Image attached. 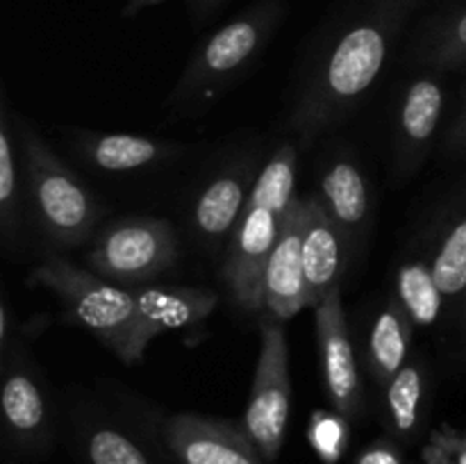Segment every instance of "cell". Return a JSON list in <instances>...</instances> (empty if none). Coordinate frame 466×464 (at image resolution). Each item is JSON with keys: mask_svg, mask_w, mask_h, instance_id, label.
I'll list each match as a JSON object with an SVG mask.
<instances>
[{"mask_svg": "<svg viewBox=\"0 0 466 464\" xmlns=\"http://www.w3.org/2000/svg\"><path fill=\"white\" fill-rule=\"evenodd\" d=\"M428 0H341L314 35L296 77L285 127L312 146L360 107L414 14Z\"/></svg>", "mask_w": 466, "mask_h": 464, "instance_id": "1", "label": "cell"}, {"mask_svg": "<svg viewBox=\"0 0 466 464\" xmlns=\"http://www.w3.org/2000/svg\"><path fill=\"white\" fill-rule=\"evenodd\" d=\"M285 16L287 0H258L205 36L168 96L171 116L200 114L221 98L258 62Z\"/></svg>", "mask_w": 466, "mask_h": 464, "instance_id": "2", "label": "cell"}, {"mask_svg": "<svg viewBox=\"0 0 466 464\" xmlns=\"http://www.w3.org/2000/svg\"><path fill=\"white\" fill-rule=\"evenodd\" d=\"M27 285L44 287L57 296L66 317L98 337L127 367L139 364L153 344L144 330L135 287L105 280L62 255H50L36 264L27 276Z\"/></svg>", "mask_w": 466, "mask_h": 464, "instance_id": "3", "label": "cell"}, {"mask_svg": "<svg viewBox=\"0 0 466 464\" xmlns=\"http://www.w3.org/2000/svg\"><path fill=\"white\" fill-rule=\"evenodd\" d=\"M30 217L55 248H76L94 237L103 217L94 191L55 155L27 118L14 114Z\"/></svg>", "mask_w": 466, "mask_h": 464, "instance_id": "4", "label": "cell"}, {"mask_svg": "<svg viewBox=\"0 0 466 464\" xmlns=\"http://www.w3.org/2000/svg\"><path fill=\"white\" fill-rule=\"evenodd\" d=\"M85 259L105 280L139 287L177 262L176 227L157 217L116 218L94 237Z\"/></svg>", "mask_w": 466, "mask_h": 464, "instance_id": "5", "label": "cell"}, {"mask_svg": "<svg viewBox=\"0 0 466 464\" xmlns=\"http://www.w3.org/2000/svg\"><path fill=\"white\" fill-rule=\"evenodd\" d=\"M291 412L289 344L280 321L262 323L259 353L241 428L267 464L280 458Z\"/></svg>", "mask_w": 466, "mask_h": 464, "instance_id": "6", "label": "cell"}, {"mask_svg": "<svg viewBox=\"0 0 466 464\" xmlns=\"http://www.w3.org/2000/svg\"><path fill=\"white\" fill-rule=\"evenodd\" d=\"M287 212L248 200L239 226L228 239L223 282L230 298L246 312L264 309V277Z\"/></svg>", "mask_w": 466, "mask_h": 464, "instance_id": "7", "label": "cell"}, {"mask_svg": "<svg viewBox=\"0 0 466 464\" xmlns=\"http://www.w3.org/2000/svg\"><path fill=\"white\" fill-rule=\"evenodd\" d=\"M0 412L14 446L25 453H46L53 444V405L39 368L18 346L3 355Z\"/></svg>", "mask_w": 466, "mask_h": 464, "instance_id": "8", "label": "cell"}, {"mask_svg": "<svg viewBox=\"0 0 466 464\" xmlns=\"http://www.w3.org/2000/svg\"><path fill=\"white\" fill-rule=\"evenodd\" d=\"M314 318L323 389L335 412L344 421H355L364 412V385L341 289H335L319 308H314Z\"/></svg>", "mask_w": 466, "mask_h": 464, "instance_id": "9", "label": "cell"}, {"mask_svg": "<svg viewBox=\"0 0 466 464\" xmlns=\"http://www.w3.org/2000/svg\"><path fill=\"white\" fill-rule=\"evenodd\" d=\"M162 439L177 464H267L241 423L180 412L162 421Z\"/></svg>", "mask_w": 466, "mask_h": 464, "instance_id": "10", "label": "cell"}, {"mask_svg": "<svg viewBox=\"0 0 466 464\" xmlns=\"http://www.w3.org/2000/svg\"><path fill=\"white\" fill-rule=\"evenodd\" d=\"M446 96L444 85L435 71L421 73L405 85L396 105L394 118V176L408 180L426 162L441 114H444Z\"/></svg>", "mask_w": 466, "mask_h": 464, "instance_id": "11", "label": "cell"}, {"mask_svg": "<svg viewBox=\"0 0 466 464\" xmlns=\"http://www.w3.org/2000/svg\"><path fill=\"white\" fill-rule=\"evenodd\" d=\"M258 155H239L198 191L191 209V221L200 239L217 246L232 237L246 212L259 176Z\"/></svg>", "mask_w": 466, "mask_h": 464, "instance_id": "12", "label": "cell"}, {"mask_svg": "<svg viewBox=\"0 0 466 464\" xmlns=\"http://www.w3.org/2000/svg\"><path fill=\"white\" fill-rule=\"evenodd\" d=\"M308 198L299 196L287 212L264 277V309L273 321H289L300 309L309 308L303 264V232Z\"/></svg>", "mask_w": 466, "mask_h": 464, "instance_id": "13", "label": "cell"}, {"mask_svg": "<svg viewBox=\"0 0 466 464\" xmlns=\"http://www.w3.org/2000/svg\"><path fill=\"white\" fill-rule=\"evenodd\" d=\"M71 150L100 173H137L173 162L187 146L130 132L76 130L71 135Z\"/></svg>", "mask_w": 466, "mask_h": 464, "instance_id": "14", "label": "cell"}, {"mask_svg": "<svg viewBox=\"0 0 466 464\" xmlns=\"http://www.w3.org/2000/svg\"><path fill=\"white\" fill-rule=\"evenodd\" d=\"M314 196L328 217L344 230L350 246L362 244L373 221V198L358 162L349 155H339L323 164Z\"/></svg>", "mask_w": 466, "mask_h": 464, "instance_id": "15", "label": "cell"}, {"mask_svg": "<svg viewBox=\"0 0 466 464\" xmlns=\"http://www.w3.org/2000/svg\"><path fill=\"white\" fill-rule=\"evenodd\" d=\"M305 232H303V264L308 282L309 308H319L335 289L346 271V250L350 241L339 226L328 217L317 196H305Z\"/></svg>", "mask_w": 466, "mask_h": 464, "instance_id": "16", "label": "cell"}, {"mask_svg": "<svg viewBox=\"0 0 466 464\" xmlns=\"http://www.w3.org/2000/svg\"><path fill=\"white\" fill-rule=\"evenodd\" d=\"M440 12L423 18L410 39V59L435 73L466 66V0H446Z\"/></svg>", "mask_w": 466, "mask_h": 464, "instance_id": "17", "label": "cell"}, {"mask_svg": "<svg viewBox=\"0 0 466 464\" xmlns=\"http://www.w3.org/2000/svg\"><path fill=\"white\" fill-rule=\"evenodd\" d=\"M141 321L150 341L200 323L217 308V294L203 287H135Z\"/></svg>", "mask_w": 466, "mask_h": 464, "instance_id": "18", "label": "cell"}, {"mask_svg": "<svg viewBox=\"0 0 466 464\" xmlns=\"http://www.w3.org/2000/svg\"><path fill=\"white\" fill-rule=\"evenodd\" d=\"M414 323L391 296L385 308L376 314L367 337V368L378 387H385L405 364L410 362Z\"/></svg>", "mask_w": 466, "mask_h": 464, "instance_id": "19", "label": "cell"}, {"mask_svg": "<svg viewBox=\"0 0 466 464\" xmlns=\"http://www.w3.org/2000/svg\"><path fill=\"white\" fill-rule=\"evenodd\" d=\"M382 389V419L391 439L414 441L426 419L428 373L419 359H410Z\"/></svg>", "mask_w": 466, "mask_h": 464, "instance_id": "20", "label": "cell"}, {"mask_svg": "<svg viewBox=\"0 0 466 464\" xmlns=\"http://www.w3.org/2000/svg\"><path fill=\"white\" fill-rule=\"evenodd\" d=\"M25 185L18 150L16 126L9 109L7 96L0 94V237L5 250H12L21 244V189Z\"/></svg>", "mask_w": 466, "mask_h": 464, "instance_id": "21", "label": "cell"}, {"mask_svg": "<svg viewBox=\"0 0 466 464\" xmlns=\"http://www.w3.org/2000/svg\"><path fill=\"white\" fill-rule=\"evenodd\" d=\"M391 296L399 300L414 328L435 326L446 303L428 257H412L399 264Z\"/></svg>", "mask_w": 466, "mask_h": 464, "instance_id": "22", "label": "cell"}, {"mask_svg": "<svg viewBox=\"0 0 466 464\" xmlns=\"http://www.w3.org/2000/svg\"><path fill=\"white\" fill-rule=\"evenodd\" d=\"M426 257L446 300L466 294V203L449 214Z\"/></svg>", "mask_w": 466, "mask_h": 464, "instance_id": "23", "label": "cell"}, {"mask_svg": "<svg viewBox=\"0 0 466 464\" xmlns=\"http://www.w3.org/2000/svg\"><path fill=\"white\" fill-rule=\"evenodd\" d=\"M86 464H153L148 450L121 426L105 419H86L80 430Z\"/></svg>", "mask_w": 466, "mask_h": 464, "instance_id": "24", "label": "cell"}, {"mask_svg": "<svg viewBox=\"0 0 466 464\" xmlns=\"http://www.w3.org/2000/svg\"><path fill=\"white\" fill-rule=\"evenodd\" d=\"M355 464H405L403 453L399 449V441L390 435L371 441L362 453L358 455Z\"/></svg>", "mask_w": 466, "mask_h": 464, "instance_id": "25", "label": "cell"}, {"mask_svg": "<svg viewBox=\"0 0 466 464\" xmlns=\"http://www.w3.org/2000/svg\"><path fill=\"white\" fill-rule=\"evenodd\" d=\"M446 148L451 153L466 150V105L462 112L458 114V118L449 126V132H446Z\"/></svg>", "mask_w": 466, "mask_h": 464, "instance_id": "26", "label": "cell"}, {"mask_svg": "<svg viewBox=\"0 0 466 464\" xmlns=\"http://www.w3.org/2000/svg\"><path fill=\"white\" fill-rule=\"evenodd\" d=\"M191 5V18L196 25H205L218 9L226 5V0H189Z\"/></svg>", "mask_w": 466, "mask_h": 464, "instance_id": "27", "label": "cell"}, {"mask_svg": "<svg viewBox=\"0 0 466 464\" xmlns=\"http://www.w3.org/2000/svg\"><path fill=\"white\" fill-rule=\"evenodd\" d=\"M441 3H446V0H441Z\"/></svg>", "mask_w": 466, "mask_h": 464, "instance_id": "28", "label": "cell"}, {"mask_svg": "<svg viewBox=\"0 0 466 464\" xmlns=\"http://www.w3.org/2000/svg\"><path fill=\"white\" fill-rule=\"evenodd\" d=\"M464 305H466V303H464Z\"/></svg>", "mask_w": 466, "mask_h": 464, "instance_id": "29", "label": "cell"}]
</instances>
